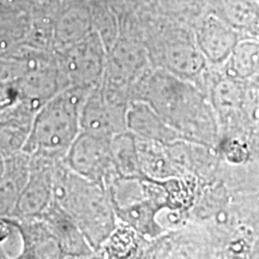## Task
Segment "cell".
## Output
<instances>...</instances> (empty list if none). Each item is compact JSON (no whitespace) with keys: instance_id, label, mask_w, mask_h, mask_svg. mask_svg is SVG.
<instances>
[{"instance_id":"obj_1","label":"cell","mask_w":259,"mask_h":259,"mask_svg":"<svg viewBox=\"0 0 259 259\" xmlns=\"http://www.w3.org/2000/svg\"><path fill=\"white\" fill-rule=\"evenodd\" d=\"M83 89L72 88L57 93L47 100L35 115L24 150L40 154L69 151L80 134Z\"/></svg>"},{"instance_id":"obj_2","label":"cell","mask_w":259,"mask_h":259,"mask_svg":"<svg viewBox=\"0 0 259 259\" xmlns=\"http://www.w3.org/2000/svg\"><path fill=\"white\" fill-rule=\"evenodd\" d=\"M54 196L69 211L90 242H101L112 232L113 211L101 184L77 173H65L53 187Z\"/></svg>"},{"instance_id":"obj_3","label":"cell","mask_w":259,"mask_h":259,"mask_svg":"<svg viewBox=\"0 0 259 259\" xmlns=\"http://www.w3.org/2000/svg\"><path fill=\"white\" fill-rule=\"evenodd\" d=\"M59 65L73 88H96L106 69V44L99 32L93 30L82 40L59 48Z\"/></svg>"},{"instance_id":"obj_4","label":"cell","mask_w":259,"mask_h":259,"mask_svg":"<svg viewBox=\"0 0 259 259\" xmlns=\"http://www.w3.org/2000/svg\"><path fill=\"white\" fill-rule=\"evenodd\" d=\"M112 138L82 130L69 150L71 169L80 177L101 184L114 167Z\"/></svg>"},{"instance_id":"obj_5","label":"cell","mask_w":259,"mask_h":259,"mask_svg":"<svg viewBox=\"0 0 259 259\" xmlns=\"http://www.w3.org/2000/svg\"><path fill=\"white\" fill-rule=\"evenodd\" d=\"M192 29L194 40L204 58L215 64L228 60L244 40L240 32L209 11L193 24Z\"/></svg>"},{"instance_id":"obj_6","label":"cell","mask_w":259,"mask_h":259,"mask_svg":"<svg viewBox=\"0 0 259 259\" xmlns=\"http://www.w3.org/2000/svg\"><path fill=\"white\" fill-rule=\"evenodd\" d=\"M80 126L84 131L113 136L124 132L127 126L121 101L107 92L94 88L84 99L80 112Z\"/></svg>"},{"instance_id":"obj_7","label":"cell","mask_w":259,"mask_h":259,"mask_svg":"<svg viewBox=\"0 0 259 259\" xmlns=\"http://www.w3.org/2000/svg\"><path fill=\"white\" fill-rule=\"evenodd\" d=\"M206 11L240 32L242 38L259 41V3L253 0H206Z\"/></svg>"},{"instance_id":"obj_8","label":"cell","mask_w":259,"mask_h":259,"mask_svg":"<svg viewBox=\"0 0 259 259\" xmlns=\"http://www.w3.org/2000/svg\"><path fill=\"white\" fill-rule=\"evenodd\" d=\"M113 164L121 178L138 179L143 174L139 162L137 141L132 135L118 134L112 138Z\"/></svg>"},{"instance_id":"obj_9","label":"cell","mask_w":259,"mask_h":259,"mask_svg":"<svg viewBox=\"0 0 259 259\" xmlns=\"http://www.w3.org/2000/svg\"><path fill=\"white\" fill-rule=\"evenodd\" d=\"M126 122L131 131L142 136L144 139L162 141L161 138H168V131L160 119L143 103L132 105L127 112Z\"/></svg>"},{"instance_id":"obj_10","label":"cell","mask_w":259,"mask_h":259,"mask_svg":"<svg viewBox=\"0 0 259 259\" xmlns=\"http://www.w3.org/2000/svg\"><path fill=\"white\" fill-rule=\"evenodd\" d=\"M51 196V184L46 174L31 177L17 202L18 210L25 215L38 213L46 208Z\"/></svg>"},{"instance_id":"obj_11","label":"cell","mask_w":259,"mask_h":259,"mask_svg":"<svg viewBox=\"0 0 259 259\" xmlns=\"http://www.w3.org/2000/svg\"><path fill=\"white\" fill-rule=\"evenodd\" d=\"M19 90L12 83L0 82V111L8 108L16 101Z\"/></svg>"},{"instance_id":"obj_12","label":"cell","mask_w":259,"mask_h":259,"mask_svg":"<svg viewBox=\"0 0 259 259\" xmlns=\"http://www.w3.org/2000/svg\"><path fill=\"white\" fill-rule=\"evenodd\" d=\"M10 235V228L8 222L0 221V244H4Z\"/></svg>"},{"instance_id":"obj_13","label":"cell","mask_w":259,"mask_h":259,"mask_svg":"<svg viewBox=\"0 0 259 259\" xmlns=\"http://www.w3.org/2000/svg\"><path fill=\"white\" fill-rule=\"evenodd\" d=\"M253 2H257V3H259V0H253Z\"/></svg>"}]
</instances>
